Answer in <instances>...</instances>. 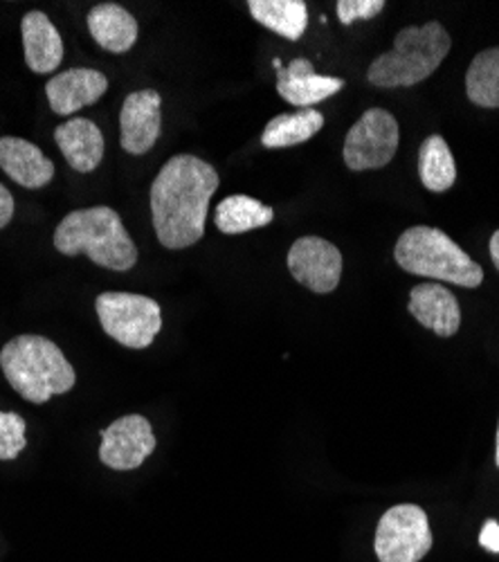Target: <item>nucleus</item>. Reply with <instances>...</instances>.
<instances>
[{"label": "nucleus", "instance_id": "nucleus-14", "mask_svg": "<svg viewBox=\"0 0 499 562\" xmlns=\"http://www.w3.org/2000/svg\"><path fill=\"white\" fill-rule=\"evenodd\" d=\"M0 169L25 190H41L55 178V165L23 137H0Z\"/></svg>", "mask_w": 499, "mask_h": 562}, {"label": "nucleus", "instance_id": "nucleus-20", "mask_svg": "<svg viewBox=\"0 0 499 562\" xmlns=\"http://www.w3.org/2000/svg\"><path fill=\"white\" fill-rule=\"evenodd\" d=\"M325 126V115L313 109L284 113L272 117L261 133V145L265 149H286L306 143Z\"/></svg>", "mask_w": 499, "mask_h": 562}, {"label": "nucleus", "instance_id": "nucleus-2", "mask_svg": "<svg viewBox=\"0 0 499 562\" xmlns=\"http://www.w3.org/2000/svg\"><path fill=\"white\" fill-rule=\"evenodd\" d=\"M3 369L12 390L27 403L43 405L53 396L75 387L77 373L64 351L43 336H16L0 349Z\"/></svg>", "mask_w": 499, "mask_h": 562}, {"label": "nucleus", "instance_id": "nucleus-17", "mask_svg": "<svg viewBox=\"0 0 499 562\" xmlns=\"http://www.w3.org/2000/svg\"><path fill=\"white\" fill-rule=\"evenodd\" d=\"M25 64L36 75H50L64 61V41L59 30L43 12H27L21 21Z\"/></svg>", "mask_w": 499, "mask_h": 562}, {"label": "nucleus", "instance_id": "nucleus-24", "mask_svg": "<svg viewBox=\"0 0 499 562\" xmlns=\"http://www.w3.org/2000/svg\"><path fill=\"white\" fill-rule=\"evenodd\" d=\"M27 424L16 412H0V461L16 459L25 446Z\"/></svg>", "mask_w": 499, "mask_h": 562}, {"label": "nucleus", "instance_id": "nucleus-23", "mask_svg": "<svg viewBox=\"0 0 499 562\" xmlns=\"http://www.w3.org/2000/svg\"><path fill=\"white\" fill-rule=\"evenodd\" d=\"M466 92L481 109H499V48L479 53L466 75Z\"/></svg>", "mask_w": 499, "mask_h": 562}, {"label": "nucleus", "instance_id": "nucleus-16", "mask_svg": "<svg viewBox=\"0 0 499 562\" xmlns=\"http://www.w3.org/2000/svg\"><path fill=\"white\" fill-rule=\"evenodd\" d=\"M410 313L441 338H452L462 326V308L457 297L439 284H419L410 293Z\"/></svg>", "mask_w": 499, "mask_h": 562}, {"label": "nucleus", "instance_id": "nucleus-10", "mask_svg": "<svg viewBox=\"0 0 499 562\" xmlns=\"http://www.w3.org/2000/svg\"><path fill=\"white\" fill-rule=\"evenodd\" d=\"M288 270L308 291L327 295L340 284L342 255L327 239L302 237L288 252Z\"/></svg>", "mask_w": 499, "mask_h": 562}, {"label": "nucleus", "instance_id": "nucleus-5", "mask_svg": "<svg viewBox=\"0 0 499 562\" xmlns=\"http://www.w3.org/2000/svg\"><path fill=\"white\" fill-rule=\"evenodd\" d=\"M450 36L441 23L421 27H405L398 32L394 48L381 55L367 72V79L378 88L415 86L428 79L450 53Z\"/></svg>", "mask_w": 499, "mask_h": 562}, {"label": "nucleus", "instance_id": "nucleus-27", "mask_svg": "<svg viewBox=\"0 0 499 562\" xmlns=\"http://www.w3.org/2000/svg\"><path fill=\"white\" fill-rule=\"evenodd\" d=\"M14 216V199L8 187L0 184V229H3Z\"/></svg>", "mask_w": 499, "mask_h": 562}, {"label": "nucleus", "instance_id": "nucleus-8", "mask_svg": "<svg viewBox=\"0 0 499 562\" xmlns=\"http://www.w3.org/2000/svg\"><path fill=\"white\" fill-rule=\"evenodd\" d=\"M398 122L385 109H370L344 139V162L351 171L383 169L398 149Z\"/></svg>", "mask_w": 499, "mask_h": 562}, {"label": "nucleus", "instance_id": "nucleus-18", "mask_svg": "<svg viewBox=\"0 0 499 562\" xmlns=\"http://www.w3.org/2000/svg\"><path fill=\"white\" fill-rule=\"evenodd\" d=\"M88 30L93 38L102 45L104 50L113 55L128 53L135 41H138V21L133 19L131 12L115 3H102L90 10Z\"/></svg>", "mask_w": 499, "mask_h": 562}, {"label": "nucleus", "instance_id": "nucleus-6", "mask_svg": "<svg viewBox=\"0 0 499 562\" xmlns=\"http://www.w3.org/2000/svg\"><path fill=\"white\" fill-rule=\"evenodd\" d=\"M102 329L126 349H147L162 329L160 304L147 295L102 293L95 302Z\"/></svg>", "mask_w": 499, "mask_h": 562}, {"label": "nucleus", "instance_id": "nucleus-13", "mask_svg": "<svg viewBox=\"0 0 499 562\" xmlns=\"http://www.w3.org/2000/svg\"><path fill=\"white\" fill-rule=\"evenodd\" d=\"M342 88L344 79L317 75L308 59H295L277 72V92L299 111L333 98Z\"/></svg>", "mask_w": 499, "mask_h": 562}, {"label": "nucleus", "instance_id": "nucleus-19", "mask_svg": "<svg viewBox=\"0 0 499 562\" xmlns=\"http://www.w3.org/2000/svg\"><path fill=\"white\" fill-rule=\"evenodd\" d=\"M248 8L259 25L288 41H297L306 32L308 10L304 0H250Z\"/></svg>", "mask_w": 499, "mask_h": 562}, {"label": "nucleus", "instance_id": "nucleus-26", "mask_svg": "<svg viewBox=\"0 0 499 562\" xmlns=\"http://www.w3.org/2000/svg\"><path fill=\"white\" fill-rule=\"evenodd\" d=\"M479 544L490 551V553H499V522L497 520H486L479 533Z\"/></svg>", "mask_w": 499, "mask_h": 562}, {"label": "nucleus", "instance_id": "nucleus-21", "mask_svg": "<svg viewBox=\"0 0 499 562\" xmlns=\"http://www.w3.org/2000/svg\"><path fill=\"white\" fill-rule=\"evenodd\" d=\"M272 218H275L272 207L243 194L223 199L216 205V214H214L216 227L223 234H243L257 227H265L272 223Z\"/></svg>", "mask_w": 499, "mask_h": 562}, {"label": "nucleus", "instance_id": "nucleus-28", "mask_svg": "<svg viewBox=\"0 0 499 562\" xmlns=\"http://www.w3.org/2000/svg\"><path fill=\"white\" fill-rule=\"evenodd\" d=\"M490 257H492L495 268L499 270V229L492 234V239H490Z\"/></svg>", "mask_w": 499, "mask_h": 562}, {"label": "nucleus", "instance_id": "nucleus-3", "mask_svg": "<svg viewBox=\"0 0 499 562\" xmlns=\"http://www.w3.org/2000/svg\"><path fill=\"white\" fill-rule=\"evenodd\" d=\"M53 241L61 255H86L93 263L115 272H126L138 261V248L120 214L111 207L70 212L57 225Z\"/></svg>", "mask_w": 499, "mask_h": 562}, {"label": "nucleus", "instance_id": "nucleus-29", "mask_svg": "<svg viewBox=\"0 0 499 562\" xmlns=\"http://www.w3.org/2000/svg\"><path fill=\"white\" fill-rule=\"evenodd\" d=\"M495 463L499 468V426H497V448H495Z\"/></svg>", "mask_w": 499, "mask_h": 562}, {"label": "nucleus", "instance_id": "nucleus-9", "mask_svg": "<svg viewBox=\"0 0 499 562\" xmlns=\"http://www.w3.org/2000/svg\"><path fill=\"white\" fill-rule=\"evenodd\" d=\"M100 461L111 471H135L156 450V435L140 414L122 416L100 432Z\"/></svg>", "mask_w": 499, "mask_h": 562}, {"label": "nucleus", "instance_id": "nucleus-4", "mask_svg": "<svg viewBox=\"0 0 499 562\" xmlns=\"http://www.w3.org/2000/svg\"><path fill=\"white\" fill-rule=\"evenodd\" d=\"M394 257L402 270L447 281V284L477 289L484 281L479 263H475L445 232L436 227L419 225L402 232Z\"/></svg>", "mask_w": 499, "mask_h": 562}, {"label": "nucleus", "instance_id": "nucleus-11", "mask_svg": "<svg viewBox=\"0 0 499 562\" xmlns=\"http://www.w3.org/2000/svg\"><path fill=\"white\" fill-rule=\"evenodd\" d=\"M120 145L133 156L154 149L162 131V98L158 90L131 92L120 111Z\"/></svg>", "mask_w": 499, "mask_h": 562}, {"label": "nucleus", "instance_id": "nucleus-25", "mask_svg": "<svg viewBox=\"0 0 499 562\" xmlns=\"http://www.w3.org/2000/svg\"><path fill=\"white\" fill-rule=\"evenodd\" d=\"M385 0H340L338 16L342 25H351L355 21H367L383 12Z\"/></svg>", "mask_w": 499, "mask_h": 562}, {"label": "nucleus", "instance_id": "nucleus-7", "mask_svg": "<svg viewBox=\"0 0 499 562\" xmlns=\"http://www.w3.org/2000/svg\"><path fill=\"white\" fill-rule=\"evenodd\" d=\"M376 555L381 562H419L432 549L428 515L417 504L392 506L376 529Z\"/></svg>", "mask_w": 499, "mask_h": 562}, {"label": "nucleus", "instance_id": "nucleus-12", "mask_svg": "<svg viewBox=\"0 0 499 562\" xmlns=\"http://www.w3.org/2000/svg\"><path fill=\"white\" fill-rule=\"evenodd\" d=\"M106 90V75L93 68H70L55 75L45 83L50 109L57 115H75L86 106H93L95 102H100V98H104Z\"/></svg>", "mask_w": 499, "mask_h": 562}, {"label": "nucleus", "instance_id": "nucleus-22", "mask_svg": "<svg viewBox=\"0 0 499 562\" xmlns=\"http://www.w3.org/2000/svg\"><path fill=\"white\" fill-rule=\"evenodd\" d=\"M419 176L430 192H447L457 180L452 151L441 135H430L419 149Z\"/></svg>", "mask_w": 499, "mask_h": 562}, {"label": "nucleus", "instance_id": "nucleus-1", "mask_svg": "<svg viewBox=\"0 0 499 562\" xmlns=\"http://www.w3.org/2000/svg\"><path fill=\"white\" fill-rule=\"evenodd\" d=\"M218 190L216 169L196 156H173L151 184V216L158 241L183 250L203 239L207 210Z\"/></svg>", "mask_w": 499, "mask_h": 562}, {"label": "nucleus", "instance_id": "nucleus-15", "mask_svg": "<svg viewBox=\"0 0 499 562\" xmlns=\"http://www.w3.org/2000/svg\"><path fill=\"white\" fill-rule=\"evenodd\" d=\"M55 143L79 173L95 171L104 158V135L93 120L70 117L55 128Z\"/></svg>", "mask_w": 499, "mask_h": 562}]
</instances>
